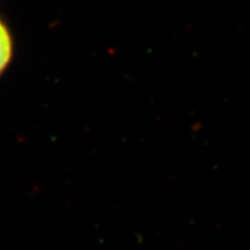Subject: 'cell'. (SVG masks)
<instances>
[{
  "label": "cell",
  "instance_id": "6da1fadb",
  "mask_svg": "<svg viewBox=\"0 0 250 250\" xmlns=\"http://www.w3.org/2000/svg\"><path fill=\"white\" fill-rule=\"evenodd\" d=\"M12 40L7 28L0 21V73L5 70L11 61Z\"/></svg>",
  "mask_w": 250,
  "mask_h": 250
}]
</instances>
